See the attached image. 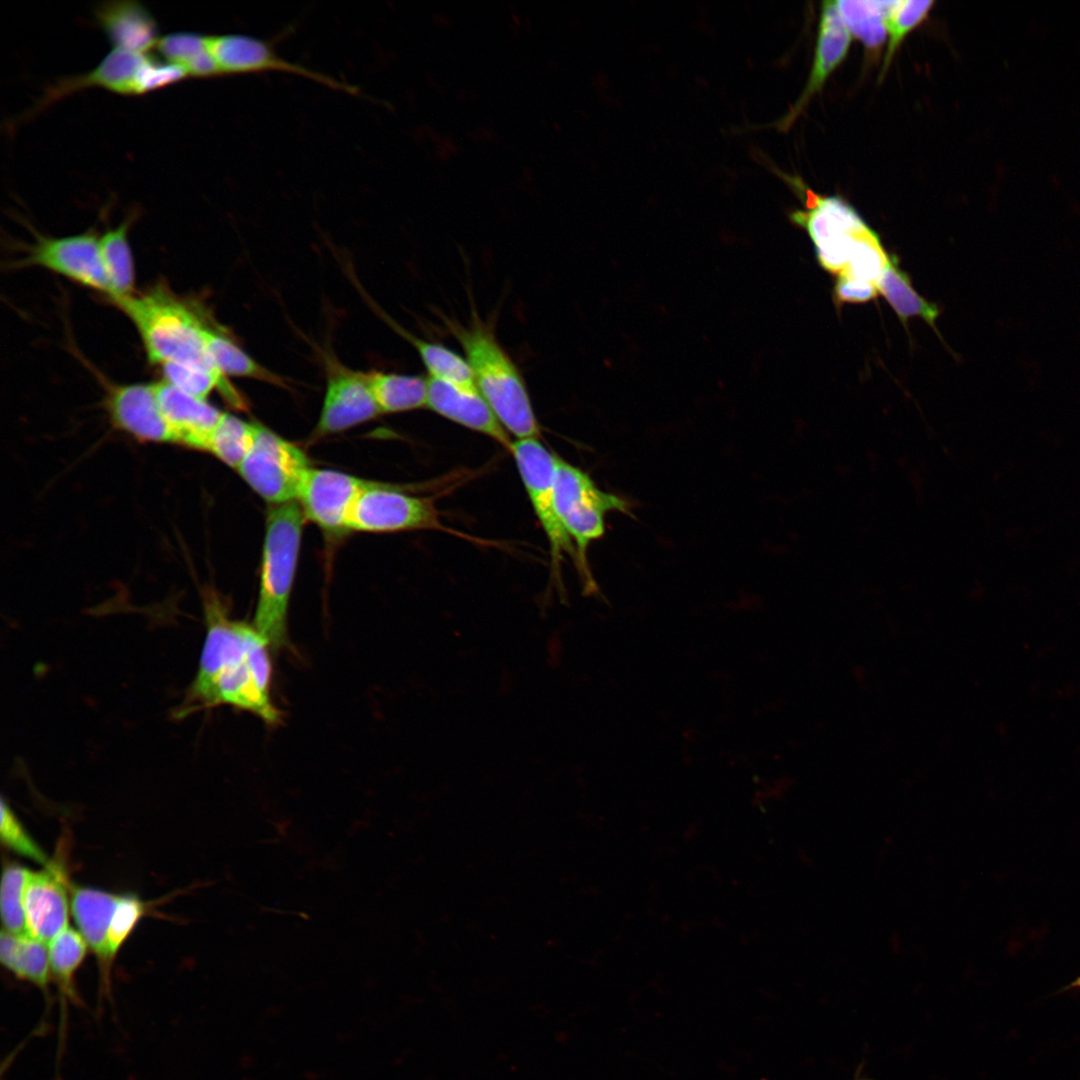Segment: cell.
I'll return each mask as SVG.
<instances>
[{
	"label": "cell",
	"instance_id": "cell-12",
	"mask_svg": "<svg viewBox=\"0 0 1080 1080\" xmlns=\"http://www.w3.org/2000/svg\"><path fill=\"white\" fill-rule=\"evenodd\" d=\"M23 263L47 268L103 292L109 298L112 296L100 256L99 238L93 234L39 237Z\"/></svg>",
	"mask_w": 1080,
	"mask_h": 1080
},
{
	"label": "cell",
	"instance_id": "cell-11",
	"mask_svg": "<svg viewBox=\"0 0 1080 1080\" xmlns=\"http://www.w3.org/2000/svg\"><path fill=\"white\" fill-rule=\"evenodd\" d=\"M355 476L328 469L310 468L296 497L305 519L328 534H343L358 496L367 485Z\"/></svg>",
	"mask_w": 1080,
	"mask_h": 1080
},
{
	"label": "cell",
	"instance_id": "cell-2",
	"mask_svg": "<svg viewBox=\"0 0 1080 1080\" xmlns=\"http://www.w3.org/2000/svg\"><path fill=\"white\" fill-rule=\"evenodd\" d=\"M134 323L151 363H176L228 380L212 361L204 340L207 323L161 286L113 300Z\"/></svg>",
	"mask_w": 1080,
	"mask_h": 1080
},
{
	"label": "cell",
	"instance_id": "cell-7",
	"mask_svg": "<svg viewBox=\"0 0 1080 1080\" xmlns=\"http://www.w3.org/2000/svg\"><path fill=\"white\" fill-rule=\"evenodd\" d=\"M529 502L547 538L552 576L560 580L564 554L576 562L575 546L558 515L555 497L556 454L539 438L513 440L509 449Z\"/></svg>",
	"mask_w": 1080,
	"mask_h": 1080
},
{
	"label": "cell",
	"instance_id": "cell-15",
	"mask_svg": "<svg viewBox=\"0 0 1080 1080\" xmlns=\"http://www.w3.org/2000/svg\"><path fill=\"white\" fill-rule=\"evenodd\" d=\"M150 57L149 52H134L113 47L91 70L64 76L52 82L31 109L45 105L76 90L99 86L122 94H137L139 72Z\"/></svg>",
	"mask_w": 1080,
	"mask_h": 1080
},
{
	"label": "cell",
	"instance_id": "cell-20",
	"mask_svg": "<svg viewBox=\"0 0 1080 1080\" xmlns=\"http://www.w3.org/2000/svg\"><path fill=\"white\" fill-rule=\"evenodd\" d=\"M94 15L115 48L145 53L159 38L153 16L136 0L100 2Z\"/></svg>",
	"mask_w": 1080,
	"mask_h": 1080
},
{
	"label": "cell",
	"instance_id": "cell-18",
	"mask_svg": "<svg viewBox=\"0 0 1080 1080\" xmlns=\"http://www.w3.org/2000/svg\"><path fill=\"white\" fill-rule=\"evenodd\" d=\"M851 39L852 36L840 16L836 2H823L815 55L807 84L794 106L780 121L781 128L789 127L814 94L822 89L832 72L846 58Z\"/></svg>",
	"mask_w": 1080,
	"mask_h": 1080
},
{
	"label": "cell",
	"instance_id": "cell-17",
	"mask_svg": "<svg viewBox=\"0 0 1080 1080\" xmlns=\"http://www.w3.org/2000/svg\"><path fill=\"white\" fill-rule=\"evenodd\" d=\"M106 406L112 422L138 440L174 442L159 409L153 383L111 386Z\"/></svg>",
	"mask_w": 1080,
	"mask_h": 1080
},
{
	"label": "cell",
	"instance_id": "cell-22",
	"mask_svg": "<svg viewBox=\"0 0 1080 1080\" xmlns=\"http://www.w3.org/2000/svg\"><path fill=\"white\" fill-rule=\"evenodd\" d=\"M1 964L20 980L37 987L49 999L51 981L48 945L29 935H15L2 929Z\"/></svg>",
	"mask_w": 1080,
	"mask_h": 1080
},
{
	"label": "cell",
	"instance_id": "cell-30",
	"mask_svg": "<svg viewBox=\"0 0 1080 1080\" xmlns=\"http://www.w3.org/2000/svg\"><path fill=\"white\" fill-rule=\"evenodd\" d=\"M31 871L16 862L3 866L0 891V912L3 930L15 935H28L24 892Z\"/></svg>",
	"mask_w": 1080,
	"mask_h": 1080
},
{
	"label": "cell",
	"instance_id": "cell-25",
	"mask_svg": "<svg viewBox=\"0 0 1080 1080\" xmlns=\"http://www.w3.org/2000/svg\"><path fill=\"white\" fill-rule=\"evenodd\" d=\"M877 288L903 323L911 317H920L935 329L940 314L938 306L915 291L910 277L897 265L895 257L890 258Z\"/></svg>",
	"mask_w": 1080,
	"mask_h": 1080
},
{
	"label": "cell",
	"instance_id": "cell-28",
	"mask_svg": "<svg viewBox=\"0 0 1080 1080\" xmlns=\"http://www.w3.org/2000/svg\"><path fill=\"white\" fill-rule=\"evenodd\" d=\"M851 36L867 48H877L886 38V16L894 1H835Z\"/></svg>",
	"mask_w": 1080,
	"mask_h": 1080
},
{
	"label": "cell",
	"instance_id": "cell-37",
	"mask_svg": "<svg viewBox=\"0 0 1080 1080\" xmlns=\"http://www.w3.org/2000/svg\"><path fill=\"white\" fill-rule=\"evenodd\" d=\"M854 1080H865L863 1077H861V1072L859 1070L856 1072Z\"/></svg>",
	"mask_w": 1080,
	"mask_h": 1080
},
{
	"label": "cell",
	"instance_id": "cell-33",
	"mask_svg": "<svg viewBox=\"0 0 1080 1080\" xmlns=\"http://www.w3.org/2000/svg\"><path fill=\"white\" fill-rule=\"evenodd\" d=\"M934 1H894L886 16L888 35L887 52L884 57L882 73H885L891 59L904 38L917 27L930 12Z\"/></svg>",
	"mask_w": 1080,
	"mask_h": 1080
},
{
	"label": "cell",
	"instance_id": "cell-13",
	"mask_svg": "<svg viewBox=\"0 0 1080 1080\" xmlns=\"http://www.w3.org/2000/svg\"><path fill=\"white\" fill-rule=\"evenodd\" d=\"M71 883L56 861L31 871L24 892V913L29 936L49 943L68 927Z\"/></svg>",
	"mask_w": 1080,
	"mask_h": 1080
},
{
	"label": "cell",
	"instance_id": "cell-14",
	"mask_svg": "<svg viewBox=\"0 0 1080 1080\" xmlns=\"http://www.w3.org/2000/svg\"><path fill=\"white\" fill-rule=\"evenodd\" d=\"M426 407L438 415L489 437L508 452L512 439L478 390L427 377Z\"/></svg>",
	"mask_w": 1080,
	"mask_h": 1080
},
{
	"label": "cell",
	"instance_id": "cell-16",
	"mask_svg": "<svg viewBox=\"0 0 1080 1080\" xmlns=\"http://www.w3.org/2000/svg\"><path fill=\"white\" fill-rule=\"evenodd\" d=\"M70 909L78 931L96 957L99 994L110 1000L112 981L106 969V944L113 913L121 893L88 886L70 885Z\"/></svg>",
	"mask_w": 1080,
	"mask_h": 1080
},
{
	"label": "cell",
	"instance_id": "cell-10",
	"mask_svg": "<svg viewBox=\"0 0 1080 1080\" xmlns=\"http://www.w3.org/2000/svg\"><path fill=\"white\" fill-rule=\"evenodd\" d=\"M326 389L316 425L318 436L338 433L381 414L368 385L366 372L324 356Z\"/></svg>",
	"mask_w": 1080,
	"mask_h": 1080
},
{
	"label": "cell",
	"instance_id": "cell-4",
	"mask_svg": "<svg viewBox=\"0 0 1080 1080\" xmlns=\"http://www.w3.org/2000/svg\"><path fill=\"white\" fill-rule=\"evenodd\" d=\"M304 521L296 501L274 505L267 513L253 625L274 650L288 644V606Z\"/></svg>",
	"mask_w": 1080,
	"mask_h": 1080
},
{
	"label": "cell",
	"instance_id": "cell-31",
	"mask_svg": "<svg viewBox=\"0 0 1080 1080\" xmlns=\"http://www.w3.org/2000/svg\"><path fill=\"white\" fill-rule=\"evenodd\" d=\"M150 905L136 894L121 893L107 935L106 969L111 981L117 954L141 919L150 911Z\"/></svg>",
	"mask_w": 1080,
	"mask_h": 1080
},
{
	"label": "cell",
	"instance_id": "cell-26",
	"mask_svg": "<svg viewBox=\"0 0 1080 1080\" xmlns=\"http://www.w3.org/2000/svg\"><path fill=\"white\" fill-rule=\"evenodd\" d=\"M388 322L417 350L428 371V377L465 388H477L472 369L466 358L441 344L418 338L392 321Z\"/></svg>",
	"mask_w": 1080,
	"mask_h": 1080
},
{
	"label": "cell",
	"instance_id": "cell-35",
	"mask_svg": "<svg viewBox=\"0 0 1080 1080\" xmlns=\"http://www.w3.org/2000/svg\"><path fill=\"white\" fill-rule=\"evenodd\" d=\"M205 44L206 34L171 32L159 36L154 48L165 61L184 67L205 48Z\"/></svg>",
	"mask_w": 1080,
	"mask_h": 1080
},
{
	"label": "cell",
	"instance_id": "cell-24",
	"mask_svg": "<svg viewBox=\"0 0 1080 1080\" xmlns=\"http://www.w3.org/2000/svg\"><path fill=\"white\" fill-rule=\"evenodd\" d=\"M204 340L209 356L226 377L251 378L287 388L285 378L261 365L229 336L218 332L208 324L204 329Z\"/></svg>",
	"mask_w": 1080,
	"mask_h": 1080
},
{
	"label": "cell",
	"instance_id": "cell-23",
	"mask_svg": "<svg viewBox=\"0 0 1080 1080\" xmlns=\"http://www.w3.org/2000/svg\"><path fill=\"white\" fill-rule=\"evenodd\" d=\"M366 377L381 414L426 407L427 378L377 370L366 371Z\"/></svg>",
	"mask_w": 1080,
	"mask_h": 1080
},
{
	"label": "cell",
	"instance_id": "cell-8",
	"mask_svg": "<svg viewBox=\"0 0 1080 1080\" xmlns=\"http://www.w3.org/2000/svg\"><path fill=\"white\" fill-rule=\"evenodd\" d=\"M310 468L300 448L256 424L253 444L236 470L264 500L280 505L296 500Z\"/></svg>",
	"mask_w": 1080,
	"mask_h": 1080
},
{
	"label": "cell",
	"instance_id": "cell-5",
	"mask_svg": "<svg viewBox=\"0 0 1080 1080\" xmlns=\"http://www.w3.org/2000/svg\"><path fill=\"white\" fill-rule=\"evenodd\" d=\"M555 497L561 523L575 546V564L584 583V592L599 593L588 564V548L603 537L608 513L617 511L635 518L633 505L623 497L600 489L588 473L558 455Z\"/></svg>",
	"mask_w": 1080,
	"mask_h": 1080
},
{
	"label": "cell",
	"instance_id": "cell-32",
	"mask_svg": "<svg viewBox=\"0 0 1080 1080\" xmlns=\"http://www.w3.org/2000/svg\"><path fill=\"white\" fill-rule=\"evenodd\" d=\"M889 261L878 234L870 228L857 240L845 270L838 276L854 278L877 287Z\"/></svg>",
	"mask_w": 1080,
	"mask_h": 1080
},
{
	"label": "cell",
	"instance_id": "cell-6",
	"mask_svg": "<svg viewBox=\"0 0 1080 1080\" xmlns=\"http://www.w3.org/2000/svg\"><path fill=\"white\" fill-rule=\"evenodd\" d=\"M793 183L802 192L804 207L792 212V222L807 232L822 268L840 275L857 240L871 227L841 197L820 195L804 183Z\"/></svg>",
	"mask_w": 1080,
	"mask_h": 1080
},
{
	"label": "cell",
	"instance_id": "cell-9",
	"mask_svg": "<svg viewBox=\"0 0 1080 1080\" xmlns=\"http://www.w3.org/2000/svg\"><path fill=\"white\" fill-rule=\"evenodd\" d=\"M447 529L433 499L412 496L400 488L368 482L354 503L348 531L398 532Z\"/></svg>",
	"mask_w": 1080,
	"mask_h": 1080
},
{
	"label": "cell",
	"instance_id": "cell-21",
	"mask_svg": "<svg viewBox=\"0 0 1080 1080\" xmlns=\"http://www.w3.org/2000/svg\"><path fill=\"white\" fill-rule=\"evenodd\" d=\"M51 980L58 988L60 1001L59 1045L66 1030L68 1003L79 1005L81 999L75 985V975L83 963L88 945L80 932L66 927L48 944ZM58 1045V1046H59Z\"/></svg>",
	"mask_w": 1080,
	"mask_h": 1080
},
{
	"label": "cell",
	"instance_id": "cell-34",
	"mask_svg": "<svg viewBox=\"0 0 1080 1080\" xmlns=\"http://www.w3.org/2000/svg\"><path fill=\"white\" fill-rule=\"evenodd\" d=\"M0 838L2 844L14 853L40 864L49 863L45 852L31 837L4 798L1 799Z\"/></svg>",
	"mask_w": 1080,
	"mask_h": 1080
},
{
	"label": "cell",
	"instance_id": "cell-3",
	"mask_svg": "<svg viewBox=\"0 0 1080 1080\" xmlns=\"http://www.w3.org/2000/svg\"><path fill=\"white\" fill-rule=\"evenodd\" d=\"M447 326L464 350L478 390L508 434L515 440L540 438L523 377L493 331L478 319L468 326L448 321Z\"/></svg>",
	"mask_w": 1080,
	"mask_h": 1080
},
{
	"label": "cell",
	"instance_id": "cell-19",
	"mask_svg": "<svg viewBox=\"0 0 1080 1080\" xmlns=\"http://www.w3.org/2000/svg\"><path fill=\"white\" fill-rule=\"evenodd\" d=\"M159 409L175 443L206 450L208 439L223 412L207 400L190 396L165 380L153 383Z\"/></svg>",
	"mask_w": 1080,
	"mask_h": 1080
},
{
	"label": "cell",
	"instance_id": "cell-29",
	"mask_svg": "<svg viewBox=\"0 0 1080 1080\" xmlns=\"http://www.w3.org/2000/svg\"><path fill=\"white\" fill-rule=\"evenodd\" d=\"M255 430L256 423L224 412L208 439L205 451L237 469L253 444Z\"/></svg>",
	"mask_w": 1080,
	"mask_h": 1080
},
{
	"label": "cell",
	"instance_id": "cell-36",
	"mask_svg": "<svg viewBox=\"0 0 1080 1080\" xmlns=\"http://www.w3.org/2000/svg\"><path fill=\"white\" fill-rule=\"evenodd\" d=\"M833 294L838 304L864 303L877 296L878 288L868 282L838 276Z\"/></svg>",
	"mask_w": 1080,
	"mask_h": 1080
},
{
	"label": "cell",
	"instance_id": "cell-27",
	"mask_svg": "<svg viewBox=\"0 0 1080 1080\" xmlns=\"http://www.w3.org/2000/svg\"><path fill=\"white\" fill-rule=\"evenodd\" d=\"M130 217L99 238L101 260L109 280L111 300L133 295L134 267L127 239Z\"/></svg>",
	"mask_w": 1080,
	"mask_h": 1080
},
{
	"label": "cell",
	"instance_id": "cell-1",
	"mask_svg": "<svg viewBox=\"0 0 1080 1080\" xmlns=\"http://www.w3.org/2000/svg\"><path fill=\"white\" fill-rule=\"evenodd\" d=\"M270 645L248 625L245 631L215 647L200 661L183 700L173 712L176 719L218 706L245 710L275 725L281 713L271 700Z\"/></svg>",
	"mask_w": 1080,
	"mask_h": 1080
}]
</instances>
